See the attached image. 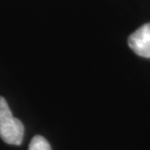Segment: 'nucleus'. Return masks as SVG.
Masks as SVG:
<instances>
[{"instance_id": "nucleus-1", "label": "nucleus", "mask_w": 150, "mask_h": 150, "mask_svg": "<svg viewBox=\"0 0 150 150\" xmlns=\"http://www.w3.org/2000/svg\"><path fill=\"white\" fill-rule=\"evenodd\" d=\"M25 127L15 118L4 98L0 97V137L6 143L20 145L23 139Z\"/></svg>"}, {"instance_id": "nucleus-2", "label": "nucleus", "mask_w": 150, "mask_h": 150, "mask_svg": "<svg viewBox=\"0 0 150 150\" xmlns=\"http://www.w3.org/2000/svg\"><path fill=\"white\" fill-rule=\"evenodd\" d=\"M128 44L137 55L150 58V23L134 31L128 39Z\"/></svg>"}, {"instance_id": "nucleus-3", "label": "nucleus", "mask_w": 150, "mask_h": 150, "mask_svg": "<svg viewBox=\"0 0 150 150\" xmlns=\"http://www.w3.org/2000/svg\"><path fill=\"white\" fill-rule=\"evenodd\" d=\"M28 150H52L50 143L41 136H35L29 143Z\"/></svg>"}]
</instances>
